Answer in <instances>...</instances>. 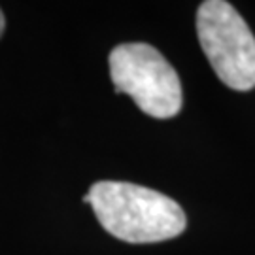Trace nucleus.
<instances>
[{
	"mask_svg": "<svg viewBox=\"0 0 255 255\" xmlns=\"http://www.w3.org/2000/svg\"><path fill=\"white\" fill-rule=\"evenodd\" d=\"M83 202L112 237L130 244H151L180 237L187 227L182 206L163 193L128 182H97Z\"/></svg>",
	"mask_w": 255,
	"mask_h": 255,
	"instance_id": "obj_1",
	"label": "nucleus"
},
{
	"mask_svg": "<svg viewBox=\"0 0 255 255\" xmlns=\"http://www.w3.org/2000/svg\"><path fill=\"white\" fill-rule=\"evenodd\" d=\"M108 63L116 93L128 95L144 114L168 119L182 110L180 76L153 46L121 44L112 49Z\"/></svg>",
	"mask_w": 255,
	"mask_h": 255,
	"instance_id": "obj_2",
	"label": "nucleus"
},
{
	"mask_svg": "<svg viewBox=\"0 0 255 255\" xmlns=\"http://www.w3.org/2000/svg\"><path fill=\"white\" fill-rule=\"evenodd\" d=\"M199 42L214 72L235 91L255 87V36L242 15L223 0H206L197 9Z\"/></svg>",
	"mask_w": 255,
	"mask_h": 255,
	"instance_id": "obj_3",
	"label": "nucleus"
},
{
	"mask_svg": "<svg viewBox=\"0 0 255 255\" xmlns=\"http://www.w3.org/2000/svg\"><path fill=\"white\" fill-rule=\"evenodd\" d=\"M4 28H6V19H4V13H2V9H0V36H2V32H4Z\"/></svg>",
	"mask_w": 255,
	"mask_h": 255,
	"instance_id": "obj_4",
	"label": "nucleus"
}]
</instances>
